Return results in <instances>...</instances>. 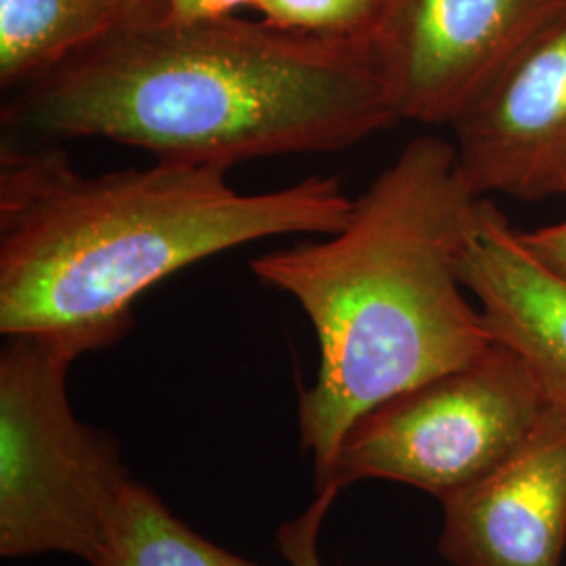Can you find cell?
Wrapping results in <instances>:
<instances>
[{
    "instance_id": "6da1fadb",
    "label": "cell",
    "mask_w": 566,
    "mask_h": 566,
    "mask_svg": "<svg viewBox=\"0 0 566 566\" xmlns=\"http://www.w3.org/2000/svg\"><path fill=\"white\" fill-rule=\"evenodd\" d=\"M11 95V143L97 137L224 170L340 151L399 122L376 49L233 15L143 25Z\"/></svg>"
},
{
    "instance_id": "7a4b0ae2",
    "label": "cell",
    "mask_w": 566,
    "mask_h": 566,
    "mask_svg": "<svg viewBox=\"0 0 566 566\" xmlns=\"http://www.w3.org/2000/svg\"><path fill=\"white\" fill-rule=\"evenodd\" d=\"M227 172L156 163L86 177L60 145L2 143V336L99 350L130 329L142 294L185 266L269 238L332 235L353 212L340 177L242 193Z\"/></svg>"
},
{
    "instance_id": "3957f363",
    "label": "cell",
    "mask_w": 566,
    "mask_h": 566,
    "mask_svg": "<svg viewBox=\"0 0 566 566\" xmlns=\"http://www.w3.org/2000/svg\"><path fill=\"white\" fill-rule=\"evenodd\" d=\"M479 200L455 145L420 135L353 202L340 231L252 263L303 306L319 340V371L298 403L315 483L365 413L493 343L460 275Z\"/></svg>"
},
{
    "instance_id": "277c9868",
    "label": "cell",
    "mask_w": 566,
    "mask_h": 566,
    "mask_svg": "<svg viewBox=\"0 0 566 566\" xmlns=\"http://www.w3.org/2000/svg\"><path fill=\"white\" fill-rule=\"evenodd\" d=\"M0 350V554H70L97 566L130 479L112 434L84 424L67 397L81 348L4 336Z\"/></svg>"
},
{
    "instance_id": "5b68a950",
    "label": "cell",
    "mask_w": 566,
    "mask_h": 566,
    "mask_svg": "<svg viewBox=\"0 0 566 566\" xmlns=\"http://www.w3.org/2000/svg\"><path fill=\"white\" fill-rule=\"evenodd\" d=\"M547 407L528 367L491 343L470 364L365 413L315 489L380 479L443 502L510 458Z\"/></svg>"
},
{
    "instance_id": "8992f818",
    "label": "cell",
    "mask_w": 566,
    "mask_h": 566,
    "mask_svg": "<svg viewBox=\"0 0 566 566\" xmlns=\"http://www.w3.org/2000/svg\"><path fill=\"white\" fill-rule=\"evenodd\" d=\"M566 20V0H399L376 51L399 120L453 126Z\"/></svg>"
},
{
    "instance_id": "52a82bcc",
    "label": "cell",
    "mask_w": 566,
    "mask_h": 566,
    "mask_svg": "<svg viewBox=\"0 0 566 566\" xmlns=\"http://www.w3.org/2000/svg\"><path fill=\"white\" fill-rule=\"evenodd\" d=\"M451 128L458 172L476 198H566V20Z\"/></svg>"
},
{
    "instance_id": "ba28073f",
    "label": "cell",
    "mask_w": 566,
    "mask_h": 566,
    "mask_svg": "<svg viewBox=\"0 0 566 566\" xmlns=\"http://www.w3.org/2000/svg\"><path fill=\"white\" fill-rule=\"evenodd\" d=\"M443 504L453 566H560L566 546V407L549 405L521 447Z\"/></svg>"
},
{
    "instance_id": "9c48e42d",
    "label": "cell",
    "mask_w": 566,
    "mask_h": 566,
    "mask_svg": "<svg viewBox=\"0 0 566 566\" xmlns=\"http://www.w3.org/2000/svg\"><path fill=\"white\" fill-rule=\"evenodd\" d=\"M460 275L491 340L528 367L549 405L566 407V277L486 198L476 203Z\"/></svg>"
},
{
    "instance_id": "30bf717a",
    "label": "cell",
    "mask_w": 566,
    "mask_h": 566,
    "mask_svg": "<svg viewBox=\"0 0 566 566\" xmlns=\"http://www.w3.org/2000/svg\"><path fill=\"white\" fill-rule=\"evenodd\" d=\"M166 11V0H0V86L15 93Z\"/></svg>"
},
{
    "instance_id": "8fae6325",
    "label": "cell",
    "mask_w": 566,
    "mask_h": 566,
    "mask_svg": "<svg viewBox=\"0 0 566 566\" xmlns=\"http://www.w3.org/2000/svg\"><path fill=\"white\" fill-rule=\"evenodd\" d=\"M97 566H256L203 539L163 500L133 481L122 497Z\"/></svg>"
},
{
    "instance_id": "7c38bea8",
    "label": "cell",
    "mask_w": 566,
    "mask_h": 566,
    "mask_svg": "<svg viewBox=\"0 0 566 566\" xmlns=\"http://www.w3.org/2000/svg\"><path fill=\"white\" fill-rule=\"evenodd\" d=\"M399 0H256L263 20L287 32L376 49Z\"/></svg>"
},
{
    "instance_id": "4fadbf2b",
    "label": "cell",
    "mask_w": 566,
    "mask_h": 566,
    "mask_svg": "<svg viewBox=\"0 0 566 566\" xmlns=\"http://www.w3.org/2000/svg\"><path fill=\"white\" fill-rule=\"evenodd\" d=\"M340 489L319 491L317 500L301 516L287 521L277 531V547L290 566H324L319 556V531Z\"/></svg>"
},
{
    "instance_id": "5bb4252c",
    "label": "cell",
    "mask_w": 566,
    "mask_h": 566,
    "mask_svg": "<svg viewBox=\"0 0 566 566\" xmlns=\"http://www.w3.org/2000/svg\"><path fill=\"white\" fill-rule=\"evenodd\" d=\"M166 20L177 23L231 18L242 7H256V0H166Z\"/></svg>"
},
{
    "instance_id": "9a60e30c",
    "label": "cell",
    "mask_w": 566,
    "mask_h": 566,
    "mask_svg": "<svg viewBox=\"0 0 566 566\" xmlns=\"http://www.w3.org/2000/svg\"><path fill=\"white\" fill-rule=\"evenodd\" d=\"M523 240L549 269L566 277V221L523 231Z\"/></svg>"
}]
</instances>
